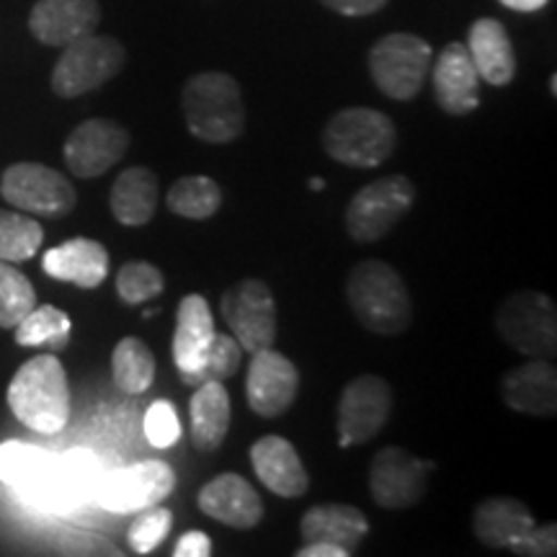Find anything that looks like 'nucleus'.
<instances>
[{"label": "nucleus", "mask_w": 557, "mask_h": 557, "mask_svg": "<svg viewBox=\"0 0 557 557\" xmlns=\"http://www.w3.org/2000/svg\"><path fill=\"white\" fill-rule=\"evenodd\" d=\"M532 527V511L517 498H485L480 500L475 513H472V532L491 549H508Z\"/></svg>", "instance_id": "nucleus-25"}, {"label": "nucleus", "mask_w": 557, "mask_h": 557, "mask_svg": "<svg viewBox=\"0 0 557 557\" xmlns=\"http://www.w3.org/2000/svg\"><path fill=\"white\" fill-rule=\"evenodd\" d=\"M0 480L16 487L29 504L50 511H73L81 506L67 483L60 457L21 442L0 444Z\"/></svg>", "instance_id": "nucleus-5"}, {"label": "nucleus", "mask_w": 557, "mask_h": 557, "mask_svg": "<svg viewBox=\"0 0 557 557\" xmlns=\"http://www.w3.org/2000/svg\"><path fill=\"white\" fill-rule=\"evenodd\" d=\"M310 189L323 191V189H325V181H323V178H312V181H310Z\"/></svg>", "instance_id": "nucleus-45"}, {"label": "nucleus", "mask_w": 557, "mask_h": 557, "mask_svg": "<svg viewBox=\"0 0 557 557\" xmlns=\"http://www.w3.org/2000/svg\"><path fill=\"white\" fill-rule=\"evenodd\" d=\"M41 269L58 282H70L81 289H96L109 276V253L101 243L73 238L47 250Z\"/></svg>", "instance_id": "nucleus-22"}, {"label": "nucleus", "mask_w": 557, "mask_h": 557, "mask_svg": "<svg viewBox=\"0 0 557 557\" xmlns=\"http://www.w3.org/2000/svg\"><path fill=\"white\" fill-rule=\"evenodd\" d=\"M129 150V132L111 120H86L65 139L67 171L78 178H99Z\"/></svg>", "instance_id": "nucleus-15"}, {"label": "nucleus", "mask_w": 557, "mask_h": 557, "mask_svg": "<svg viewBox=\"0 0 557 557\" xmlns=\"http://www.w3.org/2000/svg\"><path fill=\"white\" fill-rule=\"evenodd\" d=\"M393 387L377 374H361L344 387L338 400V444L354 447L385 429L393 410Z\"/></svg>", "instance_id": "nucleus-13"}, {"label": "nucleus", "mask_w": 557, "mask_h": 557, "mask_svg": "<svg viewBox=\"0 0 557 557\" xmlns=\"http://www.w3.org/2000/svg\"><path fill=\"white\" fill-rule=\"evenodd\" d=\"M416 201V186L408 176H382L354 194L346 207V230L357 243H374L406 218Z\"/></svg>", "instance_id": "nucleus-9"}, {"label": "nucleus", "mask_w": 557, "mask_h": 557, "mask_svg": "<svg viewBox=\"0 0 557 557\" xmlns=\"http://www.w3.org/2000/svg\"><path fill=\"white\" fill-rule=\"evenodd\" d=\"M436 103L451 116H465L480 103V75L472 65L468 47L451 41L442 50L434 65Z\"/></svg>", "instance_id": "nucleus-19"}, {"label": "nucleus", "mask_w": 557, "mask_h": 557, "mask_svg": "<svg viewBox=\"0 0 557 557\" xmlns=\"http://www.w3.org/2000/svg\"><path fill=\"white\" fill-rule=\"evenodd\" d=\"M124 62H127V50L122 41L94 32L65 47L52 67L50 86L60 99H78L120 75Z\"/></svg>", "instance_id": "nucleus-6"}, {"label": "nucleus", "mask_w": 557, "mask_h": 557, "mask_svg": "<svg viewBox=\"0 0 557 557\" xmlns=\"http://www.w3.org/2000/svg\"><path fill=\"white\" fill-rule=\"evenodd\" d=\"M186 127L197 139L212 145H227L246 129V107L240 86L233 75L207 70L186 81L181 94Z\"/></svg>", "instance_id": "nucleus-3"}, {"label": "nucleus", "mask_w": 557, "mask_h": 557, "mask_svg": "<svg viewBox=\"0 0 557 557\" xmlns=\"http://www.w3.org/2000/svg\"><path fill=\"white\" fill-rule=\"evenodd\" d=\"M9 406L26 429L52 436L67 426L70 387L65 367L52 354H39L13 374Z\"/></svg>", "instance_id": "nucleus-2"}, {"label": "nucleus", "mask_w": 557, "mask_h": 557, "mask_svg": "<svg viewBox=\"0 0 557 557\" xmlns=\"http://www.w3.org/2000/svg\"><path fill=\"white\" fill-rule=\"evenodd\" d=\"M398 129L377 109L348 107L331 116L323 129V148L336 163L351 169H377L393 156Z\"/></svg>", "instance_id": "nucleus-4"}, {"label": "nucleus", "mask_w": 557, "mask_h": 557, "mask_svg": "<svg viewBox=\"0 0 557 557\" xmlns=\"http://www.w3.org/2000/svg\"><path fill=\"white\" fill-rule=\"evenodd\" d=\"M0 197L18 212L37 218H67L78 205V194L67 176L41 163H13L0 176Z\"/></svg>", "instance_id": "nucleus-10"}, {"label": "nucleus", "mask_w": 557, "mask_h": 557, "mask_svg": "<svg viewBox=\"0 0 557 557\" xmlns=\"http://www.w3.org/2000/svg\"><path fill=\"white\" fill-rule=\"evenodd\" d=\"M173 527V513L169 508H145L143 513L135 519V524L129 527V547L135 555H150L160 542L169 537Z\"/></svg>", "instance_id": "nucleus-36"}, {"label": "nucleus", "mask_w": 557, "mask_h": 557, "mask_svg": "<svg viewBox=\"0 0 557 557\" xmlns=\"http://www.w3.org/2000/svg\"><path fill=\"white\" fill-rule=\"evenodd\" d=\"M145 436L152 447L165 449L181 438V421L169 400H156L145 416Z\"/></svg>", "instance_id": "nucleus-38"}, {"label": "nucleus", "mask_w": 557, "mask_h": 557, "mask_svg": "<svg viewBox=\"0 0 557 557\" xmlns=\"http://www.w3.org/2000/svg\"><path fill=\"white\" fill-rule=\"evenodd\" d=\"M250 465L263 485L282 498L308 493L310 478L297 449L284 436H263L250 447Z\"/></svg>", "instance_id": "nucleus-21"}, {"label": "nucleus", "mask_w": 557, "mask_h": 557, "mask_svg": "<svg viewBox=\"0 0 557 557\" xmlns=\"http://www.w3.org/2000/svg\"><path fill=\"white\" fill-rule=\"evenodd\" d=\"M169 209L186 220H209L222 207V189L209 176H184L169 189Z\"/></svg>", "instance_id": "nucleus-30"}, {"label": "nucleus", "mask_w": 557, "mask_h": 557, "mask_svg": "<svg viewBox=\"0 0 557 557\" xmlns=\"http://www.w3.org/2000/svg\"><path fill=\"white\" fill-rule=\"evenodd\" d=\"M163 287V271L148 261L124 263L120 274H116V292H120L122 302L127 305H143L148 299H156Z\"/></svg>", "instance_id": "nucleus-34"}, {"label": "nucleus", "mask_w": 557, "mask_h": 557, "mask_svg": "<svg viewBox=\"0 0 557 557\" xmlns=\"http://www.w3.org/2000/svg\"><path fill=\"white\" fill-rule=\"evenodd\" d=\"M222 318L246 351L256 354L274 346L276 341V305L269 284L261 278H243L222 295Z\"/></svg>", "instance_id": "nucleus-12"}, {"label": "nucleus", "mask_w": 557, "mask_h": 557, "mask_svg": "<svg viewBox=\"0 0 557 557\" xmlns=\"http://www.w3.org/2000/svg\"><path fill=\"white\" fill-rule=\"evenodd\" d=\"M70 323L67 312H62L54 305H39L32 312H26L24 320L16 325V344L18 346H47L52 351H62L70 341Z\"/></svg>", "instance_id": "nucleus-31"}, {"label": "nucleus", "mask_w": 557, "mask_h": 557, "mask_svg": "<svg viewBox=\"0 0 557 557\" xmlns=\"http://www.w3.org/2000/svg\"><path fill=\"white\" fill-rule=\"evenodd\" d=\"M351 553L344 547L329 545V542H305V547L297 549V557H348Z\"/></svg>", "instance_id": "nucleus-43"}, {"label": "nucleus", "mask_w": 557, "mask_h": 557, "mask_svg": "<svg viewBox=\"0 0 557 557\" xmlns=\"http://www.w3.org/2000/svg\"><path fill=\"white\" fill-rule=\"evenodd\" d=\"M37 308V292L26 274L9 261H0V329H16L26 312Z\"/></svg>", "instance_id": "nucleus-33"}, {"label": "nucleus", "mask_w": 557, "mask_h": 557, "mask_svg": "<svg viewBox=\"0 0 557 557\" xmlns=\"http://www.w3.org/2000/svg\"><path fill=\"white\" fill-rule=\"evenodd\" d=\"M504 400L517 413L555 416L557 413V369L549 359L527 361L504 377Z\"/></svg>", "instance_id": "nucleus-23"}, {"label": "nucleus", "mask_w": 557, "mask_h": 557, "mask_svg": "<svg viewBox=\"0 0 557 557\" xmlns=\"http://www.w3.org/2000/svg\"><path fill=\"white\" fill-rule=\"evenodd\" d=\"M176 557H207L212 555V540L205 532H186L173 549Z\"/></svg>", "instance_id": "nucleus-42"}, {"label": "nucleus", "mask_w": 557, "mask_h": 557, "mask_svg": "<svg viewBox=\"0 0 557 557\" xmlns=\"http://www.w3.org/2000/svg\"><path fill=\"white\" fill-rule=\"evenodd\" d=\"M496 331L513 351L529 359H553L557 351V312L553 297L521 289L500 302Z\"/></svg>", "instance_id": "nucleus-7"}, {"label": "nucleus", "mask_w": 557, "mask_h": 557, "mask_svg": "<svg viewBox=\"0 0 557 557\" xmlns=\"http://www.w3.org/2000/svg\"><path fill=\"white\" fill-rule=\"evenodd\" d=\"M199 508L209 519L233 529H253L263 519V500L246 478L225 472L201 487Z\"/></svg>", "instance_id": "nucleus-18"}, {"label": "nucleus", "mask_w": 557, "mask_h": 557, "mask_svg": "<svg viewBox=\"0 0 557 557\" xmlns=\"http://www.w3.org/2000/svg\"><path fill=\"white\" fill-rule=\"evenodd\" d=\"M111 374L116 387L127 395H143L156 380V357L145 341L122 338L111 354Z\"/></svg>", "instance_id": "nucleus-29"}, {"label": "nucleus", "mask_w": 557, "mask_h": 557, "mask_svg": "<svg viewBox=\"0 0 557 557\" xmlns=\"http://www.w3.org/2000/svg\"><path fill=\"white\" fill-rule=\"evenodd\" d=\"M111 214L127 227H143L156 218L158 178L145 165L122 171L111 186Z\"/></svg>", "instance_id": "nucleus-27"}, {"label": "nucleus", "mask_w": 557, "mask_h": 557, "mask_svg": "<svg viewBox=\"0 0 557 557\" xmlns=\"http://www.w3.org/2000/svg\"><path fill=\"white\" fill-rule=\"evenodd\" d=\"M212 336L214 318L207 299L201 295H186L178 305L176 331H173V361H176L184 385H197V374L205 364Z\"/></svg>", "instance_id": "nucleus-20"}, {"label": "nucleus", "mask_w": 557, "mask_h": 557, "mask_svg": "<svg viewBox=\"0 0 557 557\" xmlns=\"http://www.w3.org/2000/svg\"><path fill=\"white\" fill-rule=\"evenodd\" d=\"M320 3L329 5L341 16H372V13L385 9L387 0H320Z\"/></svg>", "instance_id": "nucleus-41"}, {"label": "nucleus", "mask_w": 557, "mask_h": 557, "mask_svg": "<svg viewBox=\"0 0 557 557\" xmlns=\"http://www.w3.org/2000/svg\"><path fill=\"white\" fill-rule=\"evenodd\" d=\"M191 416V438L201 451L220 449L230 431V395L220 380H205L197 385V393L189 403Z\"/></svg>", "instance_id": "nucleus-28"}, {"label": "nucleus", "mask_w": 557, "mask_h": 557, "mask_svg": "<svg viewBox=\"0 0 557 557\" xmlns=\"http://www.w3.org/2000/svg\"><path fill=\"white\" fill-rule=\"evenodd\" d=\"M45 230L26 212L0 209V261L24 263L39 253Z\"/></svg>", "instance_id": "nucleus-32"}, {"label": "nucleus", "mask_w": 557, "mask_h": 557, "mask_svg": "<svg viewBox=\"0 0 557 557\" xmlns=\"http://www.w3.org/2000/svg\"><path fill=\"white\" fill-rule=\"evenodd\" d=\"M500 3L506 5V9L511 11H519V13H534L540 9H545L549 0H500Z\"/></svg>", "instance_id": "nucleus-44"}, {"label": "nucleus", "mask_w": 557, "mask_h": 557, "mask_svg": "<svg viewBox=\"0 0 557 557\" xmlns=\"http://www.w3.org/2000/svg\"><path fill=\"white\" fill-rule=\"evenodd\" d=\"M243 361V346L235 341V336H225V333L214 331L209 348L205 354V364H201L197 374V385L205 380H227L233 377L240 369Z\"/></svg>", "instance_id": "nucleus-35"}, {"label": "nucleus", "mask_w": 557, "mask_h": 557, "mask_svg": "<svg viewBox=\"0 0 557 557\" xmlns=\"http://www.w3.org/2000/svg\"><path fill=\"white\" fill-rule=\"evenodd\" d=\"M508 549L521 557H553L557 553V524H534Z\"/></svg>", "instance_id": "nucleus-39"}, {"label": "nucleus", "mask_w": 557, "mask_h": 557, "mask_svg": "<svg viewBox=\"0 0 557 557\" xmlns=\"http://www.w3.org/2000/svg\"><path fill=\"white\" fill-rule=\"evenodd\" d=\"M176 475L160 459L129 465V468L103 472L94 500L114 513H139L145 508L158 506L171 496Z\"/></svg>", "instance_id": "nucleus-11"}, {"label": "nucleus", "mask_w": 557, "mask_h": 557, "mask_svg": "<svg viewBox=\"0 0 557 557\" xmlns=\"http://www.w3.org/2000/svg\"><path fill=\"white\" fill-rule=\"evenodd\" d=\"M431 462L400 447H385L372 459L369 493L382 508H413L426 496Z\"/></svg>", "instance_id": "nucleus-14"}, {"label": "nucleus", "mask_w": 557, "mask_h": 557, "mask_svg": "<svg viewBox=\"0 0 557 557\" xmlns=\"http://www.w3.org/2000/svg\"><path fill=\"white\" fill-rule=\"evenodd\" d=\"M468 52L478 75L491 86H508L517 75V54L506 26L496 18H478L470 26Z\"/></svg>", "instance_id": "nucleus-24"}, {"label": "nucleus", "mask_w": 557, "mask_h": 557, "mask_svg": "<svg viewBox=\"0 0 557 557\" xmlns=\"http://www.w3.org/2000/svg\"><path fill=\"white\" fill-rule=\"evenodd\" d=\"M99 0H37L29 13L32 37L47 47H67L96 32Z\"/></svg>", "instance_id": "nucleus-17"}, {"label": "nucleus", "mask_w": 557, "mask_h": 557, "mask_svg": "<svg viewBox=\"0 0 557 557\" xmlns=\"http://www.w3.org/2000/svg\"><path fill=\"white\" fill-rule=\"evenodd\" d=\"M429 70L431 45L416 34H387L369 52V73L374 86L395 101L416 99Z\"/></svg>", "instance_id": "nucleus-8"}, {"label": "nucleus", "mask_w": 557, "mask_h": 557, "mask_svg": "<svg viewBox=\"0 0 557 557\" xmlns=\"http://www.w3.org/2000/svg\"><path fill=\"white\" fill-rule=\"evenodd\" d=\"M299 374L292 361L274 348H261L253 354L248 367L246 395L253 413L263 418H276L287 413L297 398Z\"/></svg>", "instance_id": "nucleus-16"}, {"label": "nucleus", "mask_w": 557, "mask_h": 557, "mask_svg": "<svg viewBox=\"0 0 557 557\" xmlns=\"http://www.w3.org/2000/svg\"><path fill=\"white\" fill-rule=\"evenodd\" d=\"M60 462L67 475L70 487H73V493L81 500V506L86 504V500H94L96 487H99L103 478V468L99 459L90 455V451L75 449V451H67V455H62Z\"/></svg>", "instance_id": "nucleus-37"}, {"label": "nucleus", "mask_w": 557, "mask_h": 557, "mask_svg": "<svg viewBox=\"0 0 557 557\" xmlns=\"http://www.w3.org/2000/svg\"><path fill=\"white\" fill-rule=\"evenodd\" d=\"M346 297L359 323L377 336H398L413 323L406 282L385 261H361L348 271Z\"/></svg>", "instance_id": "nucleus-1"}, {"label": "nucleus", "mask_w": 557, "mask_h": 557, "mask_svg": "<svg viewBox=\"0 0 557 557\" xmlns=\"http://www.w3.org/2000/svg\"><path fill=\"white\" fill-rule=\"evenodd\" d=\"M58 547L62 553L70 555H122L120 549H114L107 540L99 537V534L90 532H65L60 534Z\"/></svg>", "instance_id": "nucleus-40"}, {"label": "nucleus", "mask_w": 557, "mask_h": 557, "mask_svg": "<svg viewBox=\"0 0 557 557\" xmlns=\"http://www.w3.org/2000/svg\"><path fill=\"white\" fill-rule=\"evenodd\" d=\"M369 521L351 504L312 506L299 521V534L305 542H329L354 553V547L367 537Z\"/></svg>", "instance_id": "nucleus-26"}]
</instances>
